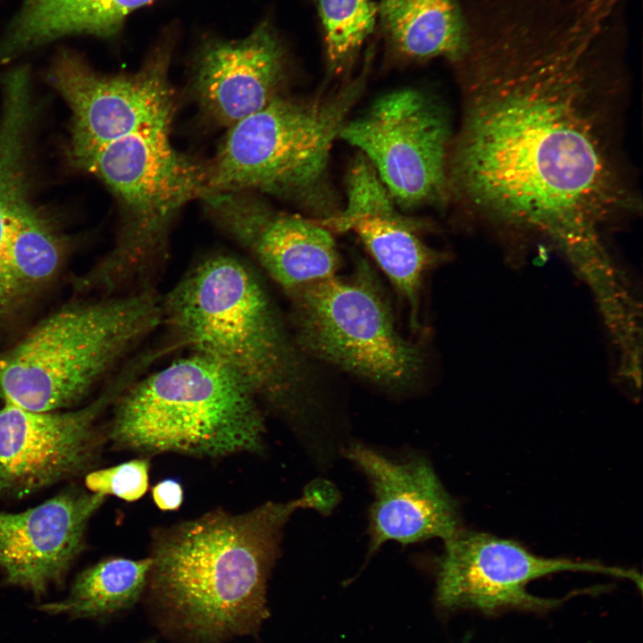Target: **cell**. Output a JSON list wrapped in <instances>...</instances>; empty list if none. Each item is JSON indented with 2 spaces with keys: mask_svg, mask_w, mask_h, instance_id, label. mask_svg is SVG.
<instances>
[{
  "mask_svg": "<svg viewBox=\"0 0 643 643\" xmlns=\"http://www.w3.org/2000/svg\"><path fill=\"white\" fill-rule=\"evenodd\" d=\"M137 372L129 369L76 411L35 412L5 403L0 410V497H22L84 471L96 450L97 419Z\"/></svg>",
  "mask_w": 643,
  "mask_h": 643,
  "instance_id": "7c38bea8",
  "label": "cell"
},
{
  "mask_svg": "<svg viewBox=\"0 0 643 643\" xmlns=\"http://www.w3.org/2000/svg\"><path fill=\"white\" fill-rule=\"evenodd\" d=\"M565 571L605 573L630 580L639 588L642 585L641 576L633 570L539 556L514 540L462 529L444 541L437 568L436 599L449 611L545 613L563 599L533 595L527 587L539 578Z\"/></svg>",
  "mask_w": 643,
  "mask_h": 643,
  "instance_id": "30bf717a",
  "label": "cell"
},
{
  "mask_svg": "<svg viewBox=\"0 0 643 643\" xmlns=\"http://www.w3.org/2000/svg\"><path fill=\"white\" fill-rule=\"evenodd\" d=\"M169 135V128H156L125 136L83 164L118 198L122 222L114 247L76 280L79 291L151 287L176 216L207 194L206 164L176 150Z\"/></svg>",
  "mask_w": 643,
  "mask_h": 643,
  "instance_id": "52a82bcc",
  "label": "cell"
},
{
  "mask_svg": "<svg viewBox=\"0 0 643 643\" xmlns=\"http://www.w3.org/2000/svg\"><path fill=\"white\" fill-rule=\"evenodd\" d=\"M6 257L8 299L14 313L50 282L63 261L59 238L26 199L13 213Z\"/></svg>",
  "mask_w": 643,
  "mask_h": 643,
  "instance_id": "44dd1931",
  "label": "cell"
},
{
  "mask_svg": "<svg viewBox=\"0 0 643 643\" xmlns=\"http://www.w3.org/2000/svg\"><path fill=\"white\" fill-rule=\"evenodd\" d=\"M286 76V49L271 22L264 21L244 38L203 44L191 88L201 111L228 129L282 95Z\"/></svg>",
  "mask_w": 643,
  "mask_h": 643,
  "instance_id": "2e32d148",
  "label": "cell"
},
{
  "mask_svg": "<svg viewBox=\"0 0 643 643\" xmlns=\"http://www.w3.org/2000/svg\"><path fill=\"white\" fill-rule=\"evenodd\" d=\"M374 53L370 45L359 73L329 93L306 99L280 95L228 128L206 164L207 194L258 191L320 221L335 215L339 209L329 180L330 151L364 91Z\"/></svg>",
  "mask_w": 643,
  "mask_h": 643,
  "instance_id": "277c9868",
  "label": "cell"
},
{
  "mask_svg": "<svg viewBox=\"0 0 643 643\" xmlns=\"http://www.w3.org/2000/svg\"><path fill=\"white\" fill-rule=\"evenodd\" d=\"M151 564L149 556L105 558L76 577L65 599L40 609L75 618H106L126 612L141 600Z\"/></svg>",
  "mask_w": 643,
  "mask_h": 643,
  "instance_id": "ffe728a7",
  "label": "cell"
},
{
  "mask_svg": "<svg viewBox=\"0 0 643 643\" xmlns=\"http://www.w3.org/2000/svg\"><path fill=\"white\" fill-rule=\"evenodd\" d=\"M379 19L388 56L404 63L444 57L459 63L468 48L462 0H379Z\"/></svg>",
  "mask_w": 643,
  "mask_h": 643,
  "instance_id": "d6986e66",
  "label": "cell"
},
{
  "mask_svg": "<svg viewBox=\"0 0 643 643\" xmlns=\"http://www.w3.org/2000/svg\"><path fill=\"white\" fill-rule=\"evenodd\" d=\"M448 190L493 217L588 237L636 205L614 139L622 29L604 0H494L468 21Z\"/></svg>",
  "mask_w": 643,
  "mask_h": 643,
  "instance_id": "6da1fadb",
  "label": "cell"
},
{
  "mask_svg": "<svg viewBox=\"0 0 643 643\" xmlns=\"http://www.w3.org/2000/svg\"><path fill=\"white\" fill-rule=\"evenodd\" d=\"M202 199L214 224L287 296L337 275L340 259L336 242L319 221L275 211L250 191L216 192Z\"/></svg>",
  "mask_w": 643,
  "mask_h": 643,
  "instance_id": "4fadbf2b",
  "label": "cell"
},
{
  "mask_svg": "<svg viewBox=\"0 0 643 643\" xmlns=\"http://www.w3.org/2000/svg\"><path fill=\"white\" fill-rule=\"evenodd\" d=\"M160 323L152 288L63 306L0 355V398L35 412L73 405Z\"/></svg>",
  "mask_w": 643,
  "mask_h": 643,
  "instance_id": "8992f818",
  "label": "cell"
},
{
  "mask_svg": "<svg viewBox=\"0 0 643 643\" xmlns=\"http://www.w3.org/2000/svg\"><path fill=\"white\" fill-rule=\"evenodd\" d=\"M156 507L164 512L177 511L184 499V490L180 482L167 478L157 482L151 490Z\"/></svg>",
  "mask_w": 643,
  "mask_h": 643,
  "instance_id": "cb8c5ba5",
  "label": "cell"
},
{
  "mask_svg": "<svg viewBox=\"0 0 643 643\" xmlns=\"http://www.w3.org/2000/svg\"><path fill=\"white\" fill-rule=\"evenodd\" d=\"M114 404L109 437L121 449L217 458L263 447L256 396L232 371L198 353L134 380Z\"/></svg>",
  "mask_w": 643,
  "mask_h": 643,
  "instance_id": "5b68a950",
  "label": "cell"
},
{
  "mask_svg": "<svg viewBox=\"0 0 643 643\" xmlns=\"http://www.w3.org/2000/svg\"><path fill=\"white\" fill-rule=\"evenodd\" d=\"M321 23L326 71L337 77L354 65L373 33L377 4L372 0H314Z\"/></svg>",
  "mask_w": 643,
  "mask_h": 643,
  "instance_id": "7402d4cb",
  "label": "cell"
},
{
  "mask_svg": "<svg viewBox=\"0 0 643 643\" xmlns=\"http://www.w3.org/2000/svg\"><path fill=\"white\" fill-rule=\"evenodd\" d=\"M149 472V459L139 457L88 473L85 485L90 492L135 502L148 489Z\"/></svg>",
  "mask_w": 643,
  "mask_h": 643,
  "instance_id": "603a6c76",
  "label": "cell"
},
{
  "mask_svg": "<svg viewBox=\"0 0 643 643\" xmlns=\"http://www.w3.org/2000/svg\"><path fill=\"white\" fill-rule=\"evenodd\" d=\"M170 60L171 50L163 46L136 72L103 75L71 51L57 54L50 79L72 113L70 152L79 166L113 140L148 129H170L174 110Z\"/></svg>",
  "mask_w": 643,
  "mask_h": 643,
  "instance_id": "8fae6325",
  "label": "cell"
},
{
  "mask_svg": "<svg viewBox=\"0 0 643 643\" xmlns=\"http://www.w3.org/2000/svg\"><path fill=\"white\" fill-rule=\"evenodd\" d=\"M344 455L365 475L373 493L370 555L388 541H446L463 529L456 502L425 458L396 461L357 442L346 447Z\"/></svg>",
  "mask_w": 643,
  "mask_h": 643,
  "instance_id": "5bb4252c",
  "label": "cell"
},
{
  "mask_svg": "<svg viewBox=\"0 0 643 643\" xmlns=\"http://www.w3.org/2000/svg\"><path fill=\"white\" fill-rule=\"evenodd\" d=\"M343 209L319 222L338 232L353 231L406 301L413 327L418 324L422 283L437 262V253L421 238V223L401 213L372 165L353 161L347 176Z\"/></svg>",
  "mask_w": 643,
  "mask_h": 643,
  "instance_id": "9a60e30c",
  "label": "cell"
},
{
  "mask_svg": "<svg viewBox=\"0 0 643 643\" xmlns=\"http://www.w3.org/2000/svg\"><path fill=\"white\" fill-rule=\"evenodd\" d=\"M154 0H21L0 38V65L74 36L110 38L126 17Z\"/></svg>",
  "mask_w": 643,
  "mask_h": 643,
  "instance_id": "ac0fdd59",
  "label": "cell"
},
{
  "mask_svg": "<svg viewBox=\"0 0 643 643\" xmlns=\"http://www.w3.org/2000/svg\"><path fill=\"white\" fill-rule=\"evenodd\" d=\"M71 489L24 512H0V572L6 583L42 594L80 552L87 524L104 501Z\"/></svg>",
  "mask_w": 643,
  "mask_h": 643,
  "instance_id": "e0dca14e",
  "label": "cell"
},
{
  "mask_svg": "<svg viewBox=\"0 0 643 643\" xmlns=\"http://www.w3.org/2000/svg\"><path fill=\"white\" fill-rule=\"evenodd\" d=\"M162 322L193 352L236 373L258 400L295 412L306 380L301 351L255 271L217 253L161 298Z\"/></svg>",
  "mask_w": 643,
  "mask_h": 643,
  "instance_id": "3957f363",
  "label": "cell"
},
{
  "mask_svg": "<svg viewBox=\"0 0 643 643\" xmlns=\"http://www.w3.org/2000/svg\"><path fill=\"white\" fill-rule=\"evenodd\" d=\"M333 487L313 481L298 498L243 514L216 509L158 529L141 598L171 643H229L255 634L269 616L267 583L283 528L298 509L328 513Z\"/></svg>",
  "mask_w": 643,
  "mask_h": 643,
  "instance_id": "7a4b0ae2",
  "label": "cell"
},
{
  "mask_svg": "<svg viewBox=\"0 0 643 643\" xmlns=\"http://www.w3.org/2000/svg\"><path fill=\"white\" fill-rule=\"evenodd\" d=\"M339 138L371 163L398 208L438 204L449 193L450 123L428 93L406 88L380 96Z\"/></svg>",
  "mask_w": 643,
  "mask_h": 643,
  "instance_id": "9c48e42d",
  "label": "cell"
},
{
  "mask_svg": "<svg viewBox=\"0 0 643 643\" xmlns=\"http://www.w3.org/2000/svg\"><path fill=\"white\" fill-rule=\"evenodd\" d=\"M295 342L302 353L390 391L422 378V347L403 338L365 262L347 278L306 284L288 295Z\"/></svg>",
  "mask_w": 643,
  "mask_h": 643,
  "instance_id": "ba28073f",
  "label": "cell"
}]
</instances>
